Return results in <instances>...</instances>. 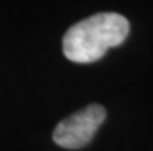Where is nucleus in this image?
I'll return each mask as SVG.
<instances>
[{"label": "nucleus", "instance_id": "nucleus-1", "mask_svg": "<svg viewBox=\"0 0 153 151\" xmlns=\"http://www.w3.org/2000/svg\"><path fill=\"white\" fill-rule=\"evenodd\" d=\"M130 23L118 13H99L80 20L65 32L62 49L68 60L93 63L110 48L119 46L128 37Z\"/></svg>", "mask_w": 153, "mask_h": 151}, {"label": "nucleus", "instance_id": "nucleus-2", "mask_svg": "<svg viewBox=\"0 0 153 151\" xmlns=\"http://www.w3.org/2000/svg\"><path fill=\"white\" fill-rule=\"evenodd\" d=\"M105 117L107 111L104 106L91 103L59 122L53 133V140L62 148L79 150L91 142Z\"/></svg>", "mask_w": 153, "mask_h": 151}]
</instances>
